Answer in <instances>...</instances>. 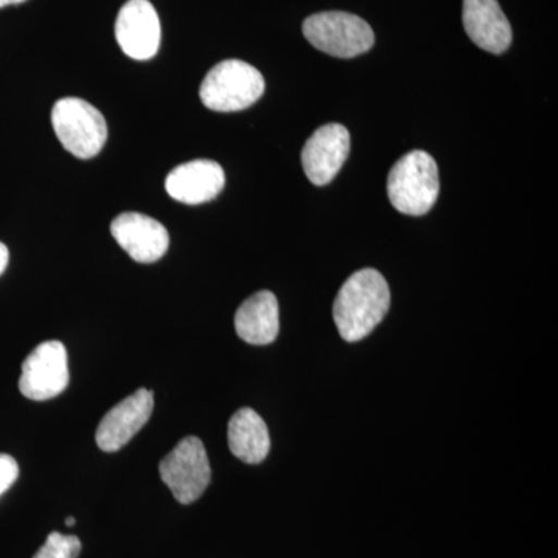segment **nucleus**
Returning <instances> with one entry per match:
<instances>
[{
  "instance_id": "1",
  "label": "nucleus",
  "mask_w": 558,
  "mask_h": 558,
  "mask_svg": "<svg viewBox=\"0 0 558 558\" xmlns=\"http://www.w3.org/2000/svg\"><path fill=\"white\" fill-rule=\"evenodd\" d=\"M389 304L391 293L380 271H355L341 286L333 303V322L341 339L349 343L366 339L388 314Z\"/></svg>"
},
{
  "instance_id": "2",
  "label": "nucleus",
  "mask_w": 558,
  "mask_h": 558,
  "mask_svg": "<svg viewBox=\"0 0 558 558\" xmlns=\"http://www.w3.org/2000/svg\"><path fill=\"white\" fill-rule=\"evenodd\" d=\"M438 196V165L425 150L407 154L389 171V202L403 215H427Z\"/></svg>"
},
{
  "instance_id": "3",
  "label": "nucleus",
  "mask_w": 558,
  "mask_h": 558,
  "mask_svg": "<svg viewBox=\"0 0 558 558\" xmlns=\"http://www.w3.org/2000/svg\"><path fill=\"white\" fill-rule=\"evenodd\" d=\"M266 81L259 70L240 60L219 62L201 84V100L215 112H238L263 97Z\"/></svg>"
},
{
  "instance_id": "4",
  "label": "nucleus",
  "mask_w": 558,
  "mask_h": 558,
  "mask_svg": "<svg viewBox=\"0 0 558 558\" xmlns=\"http://www.w3.org/2000/svg\"><path fill=\"white\" fill-rule=\"evenodd\" d=\"M51 124L61 145L78 159L98 156L108 140L105 117L81 98L68 97L54 102Z\"/></svg>"
},
{
  "instance_id": "5",
  "label": "nucleus",
  "mask_w": 558,
  "mask_h": 558,
  "mask_svg": "<svg viewBox=\"0 0 558 558\" xmlns=\"http://www.w3.org/2000/svg\"><path fill=\"white\" fill-rule=\"evenodd\" d=\"M303 33L315 49L336 58H355L374 46L368 22L343 11H325L307 17Z\"/></svg>"
},
{
  "instance_id": "6",
  "label": "nucleus",
  "mask_w": 558,
  "mask_h": 558,
  "mask_svg": "<svg viewBox=\"0 0 558 558\" xmlns=\"http://www.w3.org/2000/svg\"><path fill=\"white\" fill-rule=\"evenodd\" d=\"M160 478L180 505L197 501L211 483L207 450L196 436L180 440L160 462Z\"/></svg>"
},
{
  "instance_id": "7",
  "label": "nucleus",
  "mask_w": 558,
  "mask_h": 558,
  "mask_svg": "<svg viewBox=\"0 0 558 558\" xmlns=\"http://www.w3.org/2000/svg\"><path fill=\"white\" fill-rule=\"evenodd\" d=\"M69 385L68 351L61 341H46L22 363L20 389L25 398L49 400Z\"/></svg>"
},
{
  "instance_id": "8",
  "label": "nucleus",
  "mask_w": 558,
  "mask_h": 558,
  "mask_svg": "<svg viewBox=\"0 0 558 558\" xmlns=\"http://www.w3.org/2000/svg\"><path fill=\"white\" fill-rule=\"evenodd\" d=\"M117 43L132 60L146 61L159 51L161 28L159 14L149 0H130L116 22Z\"/></svg>"
},
{
  "instance_id": "9",
  "label": "nucleus",
  "mask_w": 558,
  "mask_h": 558,
  "mask_svg": "<svg viewBox=\"0 0 558 558\" xmlns=\"http://www.w3.org/2000/svg\"><path fill=\"white\" fill-rule=\"evenodd\" d=\"M351 149L347 128L329 123L311 135L301 153V163L314 185H328L341 170Z\"/></svg>"
},
{
  "instance_id": "10",
  "label": "nucleus",
  "mask_w": 558,
  "mask_h": 558,
  "mask_svg": "<svg viewBox=\"0 0 558 558\" xmlns=\"http://www.w3.org/2000/svg\"><path fill=\"white\" fill-rule=\"evenodd\" d=\"M154 410V392L140 388L130 398L101 418L97 429V446L106 453H113L126 446L145 427Z\"/></svg>"
},
{
  "instance_id": "11",
  "label": "nucleus",
  "mask_w": 558,
  "mask_h": 558,
  "mask_svg": "<svg viewBox=\"0 0 558 558\" xmlns=\"http://www.w3.org/2000/svg\"><path fill=\"white\" fill-rule=\"evenodd\" d=\"M110 231L120 247L137 263H156L170 247L168 230L159 220L142 213H123L113 219Z\"/></svg>"
},
{
  "instance_id": "12",
  "label": "nucleus",
  "mask_w": 558,
  "mask_h": 558,
  "mask_svg": "<svg viewBox=\"0 0 558 558\" xmlns=\"http://www.w3.org/2000/svg\"><path fill=\"white\" fill-rule=\"evenodd\" d=\"M226 185L222 167L213 160H193L180 165L168 174V194L186 205H201L218 197Z\"/></svg>"
},
{
  "instance_id": "13",
  "label": "nucleus",
  "mask_w": 558,
  "mask_h": 558,
  "mask_svg": "<svg viewBox=\"0 0 558 558\" xmlns=\"http://www.w3.org/2000/svg\"><path fill=\"white\" fill-rule=\"evenodd\" d=\"M462 22L480 49L501 54L512 44V28L497 0H464Z\"/></svg>"
},
{
  "instance_id": "14",
  "label": "nucleus",
  "mask_w": 558,
  "mask_h": 558,
  "mask_svg": "<svg viewBox=\"0 0 558 558\" xmlns=\"http://www.w3.org/2000/svg\"><path fill=\"white\" fill-rule=\"evenodd\" d=\"M234 328L241 340L255 347H266L279 332L278 300L269 290H260L242 303L234 317Z\"/></svg>"
},
{
  "instance_id": "15",
  "label": "nucleus",
  "mask_w": 558,
  "mask_h": 558,
  "mask_svg": "<svg viewBox=\"0 0 558 558\" xmlns=\"http://www.w3.org/2000/svg\"><path fill=\"white\" fill-rule=\"evenodd\" d=\"M231 453L247 464H259L270 451V435L264 418L252 409H241L229 422Z\"/></svg>"
},
{
  "instance_id": "16",
  "label": "nucleus",
  "mask_w": 558,
  "mask_h": 558,
  "mask_svg": "<svg viewBox=\"0 0 558 558\" xmlns=\"http://www.w3.org/2000/svg\"><path fill=\"white\" fill-rule=\"evenodd\" d=\"M81 542L75 535H62L60 532H51L47 542L40 546L33 558H78Z\"/></svg>"
},
{
  "instance_id": "17",
  "label": "nucleus",
  "mask_w": 558,
  "mask_h": 558,
  "mask_svg": "<svg viewBox=\"0 0 558 558\" xmlns=\"http://www.w3.org/2000/svg\"><path fill=\"white\" fill-rule=\"evenodd\" d=\"M20 476V465L10 454H0V495L5 494Z\"/></svg>"
},
{
  "instance_id": "18",
  "label": "nucleus",
  "mask_w": 558,
  "mask_h": 558,
  "mask_svg": "<svg viewBox=\"0 0 558 558\" xmlns=\"http://www.w3.org/2000/svg\"><path fill=\"white\" fill-rule=\"evenodd\" d=\"M9 260H10L9 248H7L5 244H2V242H0V275H2L3 271H5L7 266H9Z\"/></svg>"
},
{
  "instance_id": "19",
  "label": "nucleus",
  "mask_w": 558,
  "mask_h": 558,
  "mask_svg": "<svg viewBox=\"0 0 558 558\" xmlns=\"http://www.w3.org/2000/svg\"><path fill=\"white\" fill-rule=\"evenodd\" d=\"M27 0H0V9H5L9 5H17V3H24Z\"/></svg>"
},
{
  "instance_id": "20",
  "label": "nucleus",
  "mask_w": 558,
  "mask_h": 558,
  "mask_svg": "<svg viewBox=\"0 0 558 558\" xmlns=\"http://www.w3.org/2000/svg\"><path fill=\"white\" fill-rule=\"evenodd\" d=\"M65 524H68L69 527L75 526V519H73V517H69V519L65 520Z\"/></svg>"
}]
</instances>
